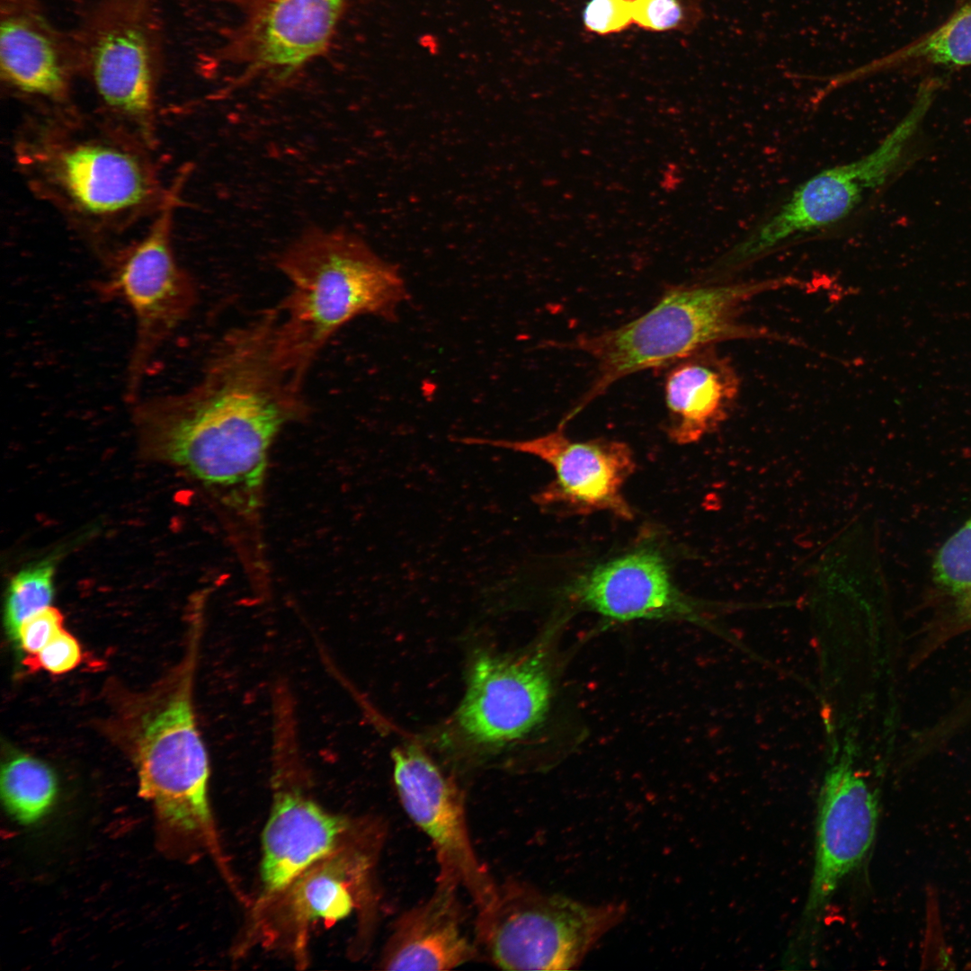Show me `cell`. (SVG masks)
Masks as SVG:
<instances>
[{"mask_svg": "<svg viewBox=\"0 0 971 971\" xmlns=\"http://www.w3.org/2000/svg\"><path fill=\"white\" fill-rule=\"evenodd\" d=\"M355 823L325 811L296 790L279 792L262 834V900L281 892L331 853Z\"/></svg>", "mask_w": 971, "mask_h": 971, "instance_id": "e0dca14e", "label": "cell"}, {"mask_svg": "<svg viewBox=\"0 0 971 971\" xmlns=\"http://www.w3.org/2000/svg\"><path fill=\"white\" fill-rule=\"evenodd\" d=\"M385 834L380 821H356L331 853L265 903L277 905V915L298 931L301 941L310 923L339 921L353 911L372 923L378 902L375 870Z\"/></svg>", "mask_w": 971, "mask_h": 971, "instance_id": "8fae6325", "label": "cell"}, {"mask_svg": "<svg viewBox=\"0 0 971 971\" xmlns=\"http://www.w3.org/2000/svg\"><path fill=\"white\" fill-rule=\"evenodd\" d=\"M191 173L185 166L161 200L147 235L114 263L95 290L106 299H120L131 309L136 324L127 370L125 397L138 400L147 370L166 339L192 314L198 301L193 279L177 263L172 245L174 212Z\"/></svg>", "mask_w": 971, "mask_h": 971, "instance_id": "8992f818", "label": "cell"}, {"mask_svg": "<svg viewBox=\"0 0 971 971\" xmlns=\"http://www.w3.org/2000/svg\"><path fill=\"white\" fill-rule=\"evenodd\" d=\"M971 65V0L958 5L940 24L858 69V73Z\"/></svg>", "mask_w": 971, "mask_h": 971, "instance_id": "7402d4cb", "label": "cell"}, {"mask_svg": "<svg viewBox=\"0 0 971 971\" xmlns=\"http://www.w3.org/2000/svg\"><path fill=\"white\" fill-rule=\"evenodd\" d=\"M34 151L33 163L44 182L86 216H122L153 197L155 182L144 160L113 142L53 141Z\"/></svg>", "mask_w": 971, "mask_h": 971, "instance_id": "7c38bea8", "label": "cell"}, {"mask_svg": "<svg viewBox=\"0 0 971 971\" xmlns=\"http://www.w3.org/2000/svg\"><path fill=\"white\" fill-rule=\"evenodd\" d=\"M0 61L4 77L17 89L49 98L65 94L58 47L35 16L13 13L2 20Z\"/></svg>", "mask_w": 971, "mask_h": 971, "instance_id": "ffe728a7", "label": "cell"}, {"mask_svg": "<svg viewBox=\"0 0 971 971\" xmlns=\"http://www.w3.org/2000/svg\"><path fill=\"white\" fill-rule=\"evenodd\" d=\"M797 283V280L784 278L671 288L640 316L569 341L565 346L589 355L596 362L597 374L565 418L570 421L614 383L631 374L671 366L718 342L762 336L765 332L739 322L744 304L758 294Z\"/></svg>", "mask_w": 971, "mask_h": 971, "instance_id": "3957f363", "label": "cell"}, {"mask_svg": "<svg viewBox=\"0 0 971 971\" xmlns=\"http://www.w3.org/2000/svg\"><path fill=\"white\" fill-rule=\"evenodd\" d=\"M626 913L624 904H587L509 879L498 885L491 905L477 913L476 938L502 969L567 970Z\"/></svg>", "mask_w": 971, "mask_h": 971, "instance_id": "5b68a950", "label": "cell"}, {"mask_svg": "<svg viewBox=\"0 0 971 971\" xmlns=\"http://www.w3.org/2000/svg\"><path fill=\"white\" fill-rule=\"evenodd\" d=\"M551 696L550 673L541 652L519 656L483 653L470 666L457 723L477 744L503 745L524 737L544 720Z\"/></svg>", "mask_w": 971, "mask_h": 971, "instance_id": "30bf717a", "label": "cell"}, {"mask_svg": "<svg viewBox=\"0 0 971 971\" xmlns=\"http://www.w3.org/2000/svg\"><path fill=\"white\" fill-rule=\"evenodd\" d=\"M399 800L411 820L430 838L439 872L457 877L477 913L494 902L498 885L475 851L462 793L452 777L420 748L405 745L392 753Z\"/></svg>", "mask_w": 971, "mask_h": 971, "instance_id": "9c48e42d", "label": "cell"}, {"mask_svg": "<svg viewBox=\"0 0 971 971\" xmlns=\"http://www.w3.org/2000/svg\"><path fill=\"white\" fill-rule=\"evenodd\" d=\"M63 626L62 613L57 608L48 606L20 624L16 643L27 655H34L63 629Z\"/></svg>", "mask_w": 971, "mask_h": 971, "instance_id": "83f0119b", "label": "cell"}, {"mask_svg": "<svg viewBox=\"0 0 971 971\" xmlns=\"http://www.w3.org/2000/svg\"><path fill=\"white\" fill-rule=\"evenodd\" d=\"M436 882L428 898L396 920L380 957V968L451 970L477 957V947L464 930L459 881L438 872Z\"/></svg>", "mask_w": 971, "mask_h": 971, "instance_id": "2e32d148", "label": "cell"}, {"mask_svg": "<svg viewBox=\"0 0 971 971\" xmlns=\"http://www.w3.org/2000/svg\"><path fill=\"white\" fill-rule=\"evenodd\" d=\"M91 56L94 85L103 102L148 132L153 77L150 48L143 30L129 23L106 28L95 39Z\"/></svg>", "mask_w": 971, "mask_h": 971, "instance_id": "d6986e66", "label": "cell"}, {"mask_svg": "<svg viewBox=\"0 0 971 971\" xmlns=\"http://www.w3.org/2000/svg\"><path fill=\"white\" fill-rule=\"evenodd\" d=\"M671 366L664 379L666 432L677 444L693 443L728 418L740 380L730 361L712 346Z\"/></svg>", "mask_w": 971, "mask_h": 971, "instance_id": "ac0fdd59", "label": "cell"}, {"mask_svg": "<svg viewBox=\"0 0 971 971\" xmlns=\"http://www.w3.org/2000/svg\"><path fill=\"white\" fill-rule=\"evenodd\" d=\"M352 0H238V21L216 58L234 73L222 94L293 85L330 51Z\"/></svg>", "mask_w": 971, "mask_h": 971, "instance_id": "52a82bcc", "label": "cell"}, {"mask_svg": "<svg viewBox=\"0 0 971 971\" xmlns=\"http://www.w3.org/2000/svg\"><path fill=\"white\" fill-rule=\"evenodd\" d=\"M290 284L279 311L276 340L287 367L305 379L327 341L361 316L395 321L408 293L397 267L358 235L310 227L276 263Z\"/></svg>", "mask_w": 971, "mask_h": 971, "instance_id": "7a4b0ae2", "label": "cell"}, {"mask_svg": "<svg viewBox=\"0 0 971 971\" xmlns=\"http://www.w3.org/2000/svg\"><path fill=\"white\" fill-rule=\"evenodd\" d=\"M577 607L605 619H674L703 623L699 605L674 583L663 554L642 545L592 567L565 589Z\"/></svg>", "mask_w": 971, "mask_h": 971, "instance_id": "4fadbf2b", "label": "cell"}, {"mask_svg": "<svg viewBox=\"0 0 971 971\" xmlns=\"http://www.w3.org/2000/svg\"><path fill=\"white\" fill-rule=\"evenodd\" d=\"M566 423L539 437L508 441L464 437L468 445H486L526 453L547 462L555 478L533 496L541 508L569 514L609 512L625 520L633 518L622 487L633 474L636 462L630 447L619 441H574Z\"/></svg>", "mask_w": 971, "mask_h": 971, "instance_id": "ba28073f", "label": "cell"}, {"mask_svg": "<svg viewBox=\"0 0 971 971\" xmlns=\"http://www.w3.org/2000/svg\"><path fill=\"white\" fill-rule=\"evenodd\" d=\"M278 321L274 307L231 329L193 387L137 401L134 418L143 441L211 486L261 479L278 433L308 411L305 379L278 352Z\"/></svg>", "mask_w": 971, "mask_h": 971, "instance_id": "6da1fadb", "label": "cell"}, {"mask_svg": "<svg viewBox=\"0 0 971 971\" xmlns=\"http://www.w3.org/2000/svg\"><path fill=\"white\" fill-rule=\"evenodd\" d=\"M971 719V695L945 720L944 727L953 732Z\"/></svg>", "mask_w": 971, "mask_h": 971, "instance_id": "f1b7e54d", "label": "cell"}, {"mask_svg": "<svg viewBox=\"0 0 971 971\" xmlns=\"http://www.w3.org/2000/svg\"><path fill=\"white\" fill-rule=\"evenodd\" d=\"M585 28L606 35L619 32L632 22L631 0H590L583 12Z\"/></svg>", "mask_w": 971, "mask_h": 971, "instance_id": "4316f807", "label": "cell"}, {"mask_svg": "<svg viewBox=\"0 0 971 971\" xmlns=\"http://www.w3.org/2000/svg\"><path fill=\"white\" fill-rule=\"evenodd\" d=\"M192 664L142 719L134 753L138 794L151 806L165 851L202 849L224 868L209 802V760L192 704Z\"/></svg>", "mask_w": 971, "mask_h": 971, "instance_id": "277c9868", "label": "cell"}, {"mask_svg": "<svg viewBox=\"0 0 971 971\" xmlns=\"http://www.w3.org/2000/svg\"><path fill=\"white\" fill-rule=\"evenodd\" d=\"M898 137L895 133L870 154L821 171L806 180L736 246L732 259L739 262L750 259L792 236L846 218L863 194L886 174L895 159Z\"/></svg>", "mask_w": 971, "mask_h": 971, "instance_id": "9a60e30c", "label": "cell"}, {"mask_svg": "<svg viewBox=\"0 0 971 971\" xmlns=\"http://www.w3.org/2000/svg\"><path fill=\"white\" fill-rule=\"evenodd\" d=\"M54 571L52 561H41L21 570L12 578L6 595L4 626L15 643L20 624L50 606L54 594Z\"/></svg>", "mask_w": 971, "mask_h": 971, "instance_id": "cb8c5ba5", "label": "cell"}, {"mask_svg": "<svg viewBox=\"0 0 971 971\" xmlns=\"http://www.w3.org/2000/svg\"><path fill=\"white\" fill-rule=\"evenodd\" d=\"M848 748L828 770L821 794L815 863L806 913L814 915L873 843L878 806L875 793L852 765Z\"/></svg>", "mask_w": 971, "mask_h": 971, "instance_id": "5bb4252c", "label": "cell"}, {"mask_svg": "<svg viewBox=\"0 0 971 971\" xmlns=\"http://www.w3.org/2000/svg\"><path fill=\"white\" fill-rule=\"evenodd\" d=\"M632 22L653 31L683 30L700 16L698 2L690 0H631Z\"/></svg>", "mask_w": 971, "mask_h": 971, "instance_id": "d4e9b609", "label": "cell"}, {"mask_svg": "<svg viewBox=\"0 0 971 971\" xmlns=\"http://www.w3.org/2000/svg\"><path fill=\"white\" fill-rule=\"evenodd\" d=\"M925 599L938 628H971V513L935 551Z\"/></svg>", "mask_w": 971, "mask_h": 971, "instance_id": "44dd1931", "label": "cell"}, {"mask_svg": "<svg viewBox=\"0 0 971 971\" xmlns=\"http://www.w3.org/2000/svg\"><path fill=\"white\" fill-rule=\"evenodd\" d=\"M0 790L3 805L17 823L31 825L42 820L54 806L58 784L53 770L24 753L12 755L2 765Z\"/></svg>", "mask_w": 971, "mask_h": 971, "instance_id": "603a6c76", "label": "cell"}, {"mask_svg": "<svg viewBox=\"0 0 971 971\" xmlns=\"http://www.w3.org/2000/svg\"><path fill=\"white\" fill-rule=\"evenodd\" d=\"M81 659L82 649L79 642L63 628L39 652L28 655L22 664L31 672L44 670L53 674H61L75 669Z\"/></svg>", "mask_w": 971, "mask_h": 971, "instance_id": "484cf974", "label": "cell"}]
</instances>
